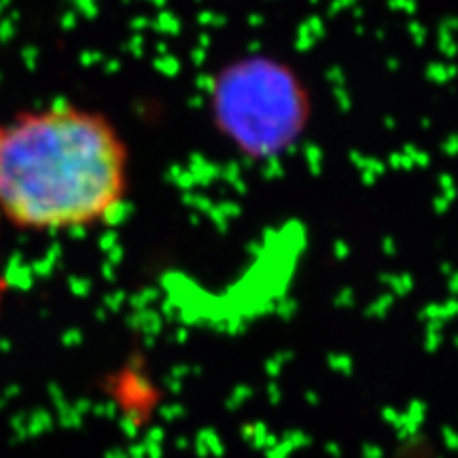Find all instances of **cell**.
<instances>
[{
    "label": "cell",
    "mask_w": 458,
    "mask_h": 458,
    "mask_svg": "<svg viewBox=\"0 0 458 458\" xmlns=\"http://www.w3.org/2000/svg\"><path fill=\"white\" fill-rule=\"evenodd\" d=\"M7 278H4V272H3V261H0V310H3V303H4V297H7Z\"/></svg>",
    "instance_id": "7a4b0ae2"
},
{
    "label": "cell",
    "mask_w": 458,
    "mask_h": 458,
    "mask_svg": "<svg viewBox=\"0 0 458 458\" xmlns=\"http://www.w3.org/2000/svg\"><path fill=\"white\" fill-rule=\"evenodd\" d=\"M131 189L128 142L111 119L54 105L0 122V219L83 232L117 219Z\"/></svg>",
    "instance_id": "6da1fadb"
}]
</instances>
